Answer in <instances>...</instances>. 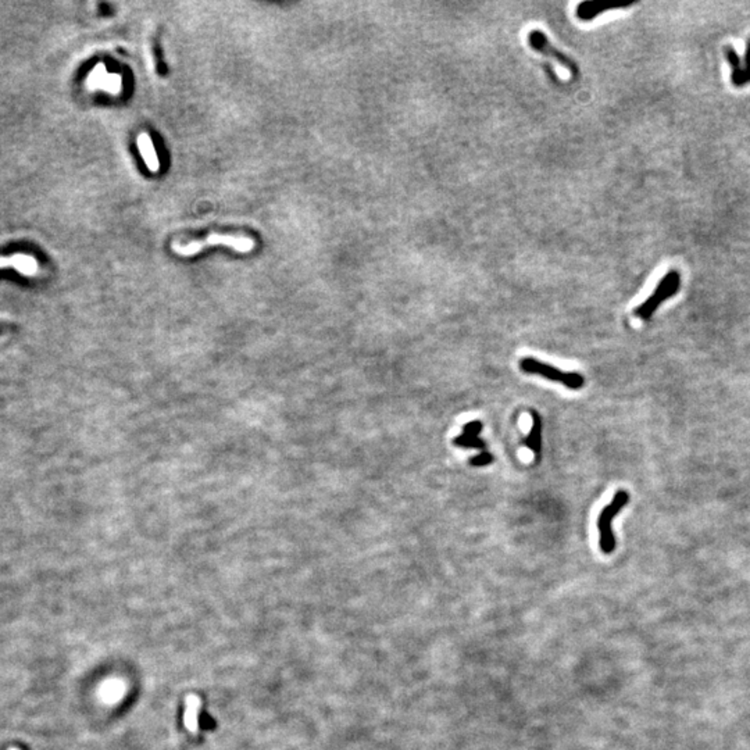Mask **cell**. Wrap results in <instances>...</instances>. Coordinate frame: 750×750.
I'll list each match as a JSON object with an SVG mask.
<instances>
[{"mask_svg":"<svg viewBox=\"0 0 750 750\" xmlns=\"http://www.w3.org/2000/svg\"><path fill=\"white\" fill-rule=\"evenodd\" d=\"M531 417H532V428H531L530 435L524 439V445L534 452L535 460L538 463L542 453V420H541V416L534 410L531 411Z\"/></svg>","mask_w":750,"mask_h":750,"instance_id":"cell-8","label":"cell"},{"mask_svg":"<svg viewBox=\"0 0 750 750\" xmlns=\"http://www.w3.org/2000/svg\"><path fill=\"white\" fill-rule=\"evenodd\" d=\"M628 502H630V494L623 489L617 491L616 495L613 496L612 503L602 510L598 519V530L601 534L599 546L605 555H610L616 549V539L612 530V521Z\"/></svg>","mask_w":750,"mask_h":750,"instance_id":"cell-2","label":"cell"},{"mask_svg":"<svg viewBox=\"0 0 750 750\" xmlns=\"http://www.w3.org/2000/svg\"><path fill=\"white\" fill-rule=\"evenodd\" d=\"M468 463L473 467H485V466H489L491 463H494V456L489 452H482V453L471 457Z\"/></svg>","mask_w":750,"mask_h":750,"instance_id":"cell-13","label":"cell"},{"mask_svg":"<svg viewBox=\"0 0 750 750\" xmlns=\"http://www.w3.org/2000/svg\"><path fill=\"white\" fill-rule=\"evenodd\" d=\"M745 82H750V39L745 53Z\"/></svg>","mask_w":750,"mask_h":750,"instance_id":"cell-15","label":"cell"},{"mask_svg":"<svg viewBox=\"0 0 750 750\" xmlns=\"http://www.w3.org/2000/svg\"><path fill=\"white\" fill-rule=\"evenodd\" d=\"M89 88H103L104 90H108L111 93H117L121 89V76L115 74H108L103 64H99L95 67V70L90 72L88 78Z\"/></svg>","mask_w":750,"mask_h":750,"instance_id":"cell-6","label":"cell"},{"mask_svg":"<svg viewBox=\"0 0 750 750\" xmlns=\"http://www.w3.org/2000/svg\"><path fill=\"white\" fill-rule=\"evenodd\" d=\"M631 6V3H624V4H606V3H598V1H582L577 6V10H576V15L580 21H584V22H589L592 19H595L596 17H599L601 14L603 13H608L610 10H616V8H623V7H628Z\"/></svg>","mask_w":750,"mask_h":750,"instance_id":"cell-7","label":"cell"},{"mask_svg":"<svg viewBox=\"0 0 750 750\" xmlns=\"http://www.w3.org/2000/svg\"><path fill=\"white\" fill-rule=\"evenodd\" d=\"M528 44L532 50H535L537 53H541L549 58H553L555 61H557L563 68H566L573 76H577L578 75V65L577 63L569 57L567 54H564L563 51H560L559 49H556L552 42L548 39L546 33L541 29H531L530 33H528Z\"/></svg>","mask_w":750,"mask_h":750,"instance_id":"cell-5","label":"cell"},{"mask_svg":"<svg viewBox=\"0 0 750 750\" xmlns=\"http://www.w3.org/2000/svg\"><path fill=\"white\" fill-rule=\"evenodd\" d=\"M680 284H681V277L677 271H670L669 274L665 275V278L659 282V285L656 286L653 295L651 297H648V300L645 303H642L639 307L635 309L634 314L635 317L646 321L649 320L656 309L669 297L677 295L678 289H680Z\"/></svg>","mask_w":750,"mask_h":750,"instance_id":"cell-3","label":"cell"},{"mask_svg":"<svg viewBox=\"0 0 750 750\" xmlns=\"http://www.w3.org/2000/svg\"><path fill=\"white\" fill-rule=\"evenodd\" d=\"M138 147L142 153V157L147 165V168L153 172L158 171V158H157V153L154 150V146H153V142L150 139V136L147 133H140L139 138H138Z\"/></svg>","mask_w":750,"mask_h":750,"instance_id":"cell-9","label":"cell"},{"mask_svg":"<svg viewBox=\"0 0 750 750\" xmlns=\"http://www.w3.org/2000/svg\"><path fill=\"white\" fill-rule=\"evenodd\" d=\"M453 443L455 446L457 448H466V449H481L484 450L485 449V441H482L480 437H474V435H468V434H462L459 435L457 438L453 439Z\"/></svg>","mask_w":750,"mask_h":750,"instance_id":"cell-12","label":"cell"},{"mask_svg":"<svg viewBox=\"0 0 750 750\" xmlns=\"http://www.w3.org/2000/svg\"><path fill=\"white\" fill-rule=\"evenodd\" d=\"M482 428H484L482 423H481V421H478V420H475V421H470V423H467V424H466V425L463 427V431H464V434H468V435H474V437H478V435L481 434Z\"/></svg>","mask_w":750,"mask_h":750,"instance_id":"cell-14","label":"cell"},{"mask_svg":"<svg viewBox=\"0 0 750 750\" xmlns=\"http://www.w3.org/2000/svg\"><path fill=\"white\" fill-rule=\"evenodd\" d=\"M520 368L525 374L532 375H541L549 381L563 384L566 388L571 391H578L585 385V378L578 373H564L557 370L556 367L546 364L544 361H539L534 357H525L520 361Z\"/></svg>","mask_w":750,"mask_h":750,"instance_id":"cell-1","label":"cell"},{"mask_svg":"<svg viewBox=\"0 0 750 750\" xmlns=\"http://www.w3.org/2000/svg\"><path fill=\"white\" fill-rule=\"evenodd\" d=\"M200 699L197 696H188L186 698V709L184 716V724L186 730L192 734H196L199 731V713H200Z\"/></svg>","mask_w":750,"mask_h":750,"instance_id":"cell-10","label":"cell"},{"mask_svg":"<svg viewBox=\"0 0 750 750\" xmlns=\"http://www.w3.org/2000/svg\"><path fill=\"white\" fill-rule=\"evenodd\" d=\"M214 245H224V246L232 247L234 250L242 252V253L250 252L254 247V242L250 238L213 234L207 239H203V241H193V242H189L186 245L175 243L174 250L178 254H182V256H192V254L199 253L202 249H204L207 246H214Z\"/></svg>","mask_w":750,"mask_h":750,"instance_id":"cell-4","label":"cell"},{"mask_svg":"<svg viewBox=\"0 0 750 750\" xmlns=\"http://www.w3.org/2000/svg\"><path fill=\"white\" fill-rule=\"evenodd\" d=\"M726 53V57L728 60V63L733 65V74H731V81L735 86H744L747 82H745V70L741 67V60H740V56L737 54V51L734 50V47L728 46L726 47L724 50Z\"/></svg>","mask_w":750,"mask_h":750,"instance_id":"cell-11","label":"cell"},{"mask_svg":"<svg viewBox=\"0 0 750 750\" xmlns=\"http://www.w3.org/2000/svg\"><path fill=\"white\" fill-rule=\"evenodd\" d=\"M8 750H19L18 748H10Z\"/></svg>","mask_w":750,"mask_h":750,"instance_id":"cell-16","label":"cell"}]
</instances>
